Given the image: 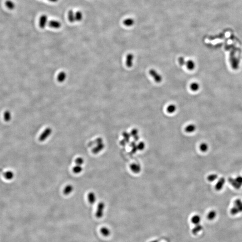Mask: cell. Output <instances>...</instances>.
Here are the masks:
<instances>
[{
	"label": "cell",
	"mask_w": 242,
	"mask_h": 242,
	"mask_svg": "<svg viewBox=\"0 0 242 242\" xmlns=\"http://www.w3.org/2000/svg\"><path fill=\"white\" fill-rule=\"evenodd\" d=\"M75 21L78 22L81 21L83 19V14L82 12L79 11L76 12L75 14Z\"/></svg>",
	"instance_id": "26"
},
{
	"label": "cell",
	"mask_w": 242,
	"mask_h": 242,
	"mask_svg": "<svg viewBox=\"0 0 242 242\" xmlns=\"http://www.w3.org/2000/svg\"><path fill=\"white\" fill-rule=\"evenodd\" d=\"M226 180L225 178H220L215 185V189L217 191H220L223 189L225 184Z\"/></svg>",
	"instance_id": "7"
},
{
	"label": "cell",
	"mask_w": 242,
	"mask_h": 242,
	"mask_svg": "<svg viewBox=\"0 0 242 242\" xmlns=\"http://www.w3.org/2000/svg\"><path fill=\"white\" fill-rule=\"evenodd\" d=\"M100 232L104 236H106V237L109 236L110 234V230L108 228L105 227L101 228Z\"/></svg>",
	"instance_id": "21"
},
{
	"label": "cell",
	"mask_w": 242,
	"mask_h": 242,
	"mask_svg": "<svg viewBox=\"0 0 242 242\" xmlns=\"http://www.w3.org/2000/svg\"><path fill=\"white\" fill-rule=\"evenodd\" d=\"M138 130L137 129H133L132 130V131H131V133H130V135H131V136L132 137H133V138H134L135 137L137 136L138 135Z\"/></svg>",
	"instance_id": "32"
},
{
	"label": "cell",
	"mask_w": 242,
	"mask_h": 242,
	"mask_svg": "<svg viewBox=\"0 0 242 242\" xmlns=\"http://www.w3.org/2000/svg\"><path fill=\"white\" fill-rule=\"evenodd\" d=\"M75 163L76 165H79V166H82V165L84 163V160L82 157H78L75 159Z\"/></svg>",
	"instance_id": "30"
},
{
	"label": "cell",
	"mask_w": 242,
	"mask_h": 242,
	"mask_svg": "<svg viewBox=\"0 0 242 242\" xmlns=\"http://www.w3.org/2000/svg\"><path fill=\"white\" fill-rule=\"evenodd\" d=\"M123 140L126 142V143H128L130 141V139L131 137V135L130 134L128 133L127 132L124 131L123 133Z\"/></svg>",
	"instance_id": "28"
},
{
	"label": "cell",
	"mask_w": 242,
	"mask_h": 242,
	"mask_svg": "<svg viewBox=\"0 0 242 242\" xmlns=\"http://www.w3.org/2000/svg\"><path fill=\"white\" fill-rule=\"evenodd\" d=\"M242 211V201L239 199H237L234 202V207L231 209V213L235 214Z\"/></svg>",
	"instance_id": "1"
},
{
	"label": "cell",
	"mask_w": 242,
	"mask_h": 242,
	"mask_svg": "<svg viewBox=\"0 0 242 242\" xmlns=\"http://www.w3.org/2000/svg\"><path fill=\"white\" fill-rule=\"evenodd\" d=\"M190 88L191 91L193 92H196L199 88V84L196 82H194L190 85Z\"/></svg>",
	"instance_id": "22"
},
{
	"label": "cell",
	"mask_w": 242,
	"mask_h": 242,
	"mask_svg": "<svg viewBox=\"0 0 242 242\" xmlns=\"http://www.w3.org/2000/svg\"><path fill=\"white\" fill-rule=\"evenodd\" d=\"M137 148H138V150H143L145 148V144L144 142L141 141V142H140L138 143V144L137 145Z\"/></svg>",
	"instance_id": "31"
},
{
	"label": "cell",
	"mask_w": 242,
	"mask_h": 242,
	"mask_svg": "<svg viewBox=\"0 0 242 242\" xmlns=\"http://www.w3.org/2000/svg\"><path fill=\"white\" fill-rule=\"evenodd\" d=\"M88 199L89 203L91 204H93L96 200V194L93 192H90L88 194Z\"/></svg>",
	"instance_id": "10"
},
{
	"label": "cell",
	"mask_w": 242,
	"mask_h": 242,
	"mask_svg": "<svg viewBox=\"0 0 242 242\" xmlns=\"http://www.w3.org/2000/svg\"><path fill=\"white\" fill-rule=\"evenodd\" d=\"M195 129H196V127L195 125L191 124L188 125L186 127L185 131L187 133H191L195 131Z\"/></svg>",
	"instance_id": "17"
},
{
	"label": "cell",
	"mask_w": 242,
	"mask_h": 242,
	"mask_svg": "<svg viewBox=\"0 0 242 242\" xmlns=\"http://www.w3.org/2000/svg\"><path fill=\"white\" fill-rule=\"evenodd\" d=\"M48 22V17L45 14H43L39 18V26L41 28H44L47 25Z\"/></svg>",
	"instance_id": "5"
},
{
	"label": "cell",
	"mask_w": 242,
	"mask_h": 242,
	"mask_svg": "<svg viewBox=\"0 0 242 242\" xmlns=\"http://www.w3.org/2000/svg\"><path fill=\"white\" fill-rule=\"evenodd\" d=\"M74 190V187L71 184L66 186L63 190V194L65 195H69Z\"/></svg>",
	"instance_id": "11"
},
{
	"label": "cell",
	"mask_w": 242,
	"mask_h": 242,
	"mask_svg": "<svg viewBox=\"0 0 242 242\" xmlns=\"http://www.w3.org/2000/svg\"><path fill=\"white\" fill-rule=\"evenodd\" d=\"M237 182L240 185L241 187L242 186V177L241 176H238L236 178H235Z\"/></svg>",
	"instance_id": "35"
},
{
	"label": "cell",
	"mask_w": 242,
	"mask_h": 242,
	"mask_svg": "<svg viewBox=\"0 0 242 242\" xmlns=\"http://www.w3.org/2000/svg\"><path fill=\"white\" fill-rule=\"evenodd\" d=\"M218 178V175L216 174H211L209 175L207 177V179L209 182H213L217 179Z\"/></svg>",
	"instance_id": "27"
},
{
	"label": "cell",
	"mask_w": 242,
	"mask_h": 242,
	"mask_svg": "<svg viewBox=\"0 0 242 242\" xmlns=\"http://www.w3.org/2000/svg\"><path fill=\"white\" fill-rule=\"evenodd\" d=\"M48 1L51 2H57L58 0H48Z\"/></svg>",
	"instance_id": "36"
},
{
	"label": "cell",
	"mask_w": 242,
	"mask_h": 242,
	"mask_svg": "<svg viewBox=\"0 0 242 242\" xmlns=\"http://www.w3.org/2000/svg\"><path fill=\"white\" fill-rule=\"evenodd\" d=\"M229 182L230 183V184H231L233 186V187H234L235 188L238 189H239V188L241 187V186L237 182L235 179L233 178H230L229 179Z\"/></svg>",
	"instance_id": "18"
},
{
	"label": "cell",
	"mask_w": 242,
	"mask_h": 242,
	"mask_svg": "<svg viewBox=\"0 0 242 242\" xmlns=\"http://www.w3.org/2000/svg\"><path fill=\"white\" fill-rule=\"evenodd\" d=\"M73 172L75 174H80L83 171V168L81 166L76 165L72 168Z\"/></svg>",
	"instance_id": "20"
},
{
	"label": "cell",
	"mask_w": 242,
	"mask_h": 242,
	"mask_svg": "<svg viewBox=\"0 0 242 242\" xmlns=\"http://www.w3.org/2000/svg\"><path fill=\"white\" fill-rule=\"evenodd\" d=\"M199 149L201 152H207L209 149V146L206 143H203L199 146Z\"/></svg>",
	"instance_id": "24"
},
{
	"label": "cell",
	"mask_w": 242,
	"mask_h": 242,
	"mask_svg": "<svg viewBox=\"0 0 242 242\" xmlns=\"http://www.w3.org/2000/svg\"><path fill=\"white\" fill-rule=\"evenodd\" d=\"M130 146L132 148V150H131L132 152L134 153L136 152L138 150V148H137L136 144L135 143V141H132V142H131Z\"/></svg>",
	"instance_id": "29"
},
{
	"label": "cell",
	"mask_w": 242,
	"mask_h": 242,
	"mask_svg": "<svg viewBox=\"0 0 242 242\" xmlns=\"http://www.w3.org/2000/svg\"><path fill=\"white\" fill-rule=\"evenodd\" d=\"M105 144H104L103 143L98 144H97L96 146L95 147L92 149V152L95 154H98V153H99L103 150L105 148Z\"/></svg>",
	"instance_id": "6"
},
{
	"label": "cell",
	"mask_w": 242,
	"mask_h": 242,
	"mask_svg": "<svg viewBox=\"0 0 242 242\" xmlns=\"http://www.w3.org/2000/svg\"><path fill=\"white\" fill-rule=\"evenodd\" d=\"M176 107L174 105H170L167 108V111L170 113H172L175 111Z\"/></svg>",
	"instance_id": "25"
},
{
	"label": "cell",
	"mask_w": 242,
	"mask_h": 242,
	"mask_svg": "<svg viewBox=\"0 0 242 242\" xmlns=\"http://www.w3.org/2000/svg\"><path fill=\"white\" fill-rule=\"evenodd\" d=\"M105 208V205L103 202H100L98 204L96 213V216L97 218H100L102 217H103Z\"/></svg>",
	"instance_id": "2"
},
{
	"label": "cell",
	"mask_w": 242,
	"mask_h": 242,
	"mask_svg": "<svg viewBox=\"0 0 242 242\" xmlns=\"http://www.w3.org/2000/svg\"><path fill=\"white\" fill-rule=\"evenodd\" d=\"M186 65L187 69L189 70H193L195 68V63L192 60H188L186 63Z\"/></svg>",
	"instance_id": "13"
},
{
	"label": "cell",
	"mask_w": 242,
	"mask_h": 242,
	"mask_svg": "<svg viewBox=\"0 0 242 242\" xmlns=\"http://www.w3.org/2000/svg\"><path fill=\"white\" fill-rule=\"evenodd\" d=\"M150 242H158V241L157 240H154V241H152Z\"/></svg>",
	"instance_id": "37"
},
{
	"label": "cell",
	"mask_w": 242,
	"mask_h": 242,
	"mask_svg": "<svg viewBox=\"0 0 242 242\" xmlns=\"http://www.w3.org/2000/svg\"><path fill=\"white\" fill-rule=\"evenodd\" d=\"M52 131V129L49 127L45 129V131H44L41 135H40L39 139V140L41 142H44L46 140V139L51 135Z\"/></svg>",
	"instance_id": "3"
},
{
	"label": "cell",
	"mask_w": 242,
	"mask_h": 242,
	"mask_svg": "<svg viewBox=\"0 0 242 242\" xmlns=\"http://www.w3.org/2000/svg\"><path fill=\"white\" fill-rule=\"evenodd\" d=\"M202 229H203V227L201 226V225H196L192 229V233L194 235H196L198 234V233L201 231V230H202Z\"/></svg>",
	"instance_id": "15"
},
{
	"label": "cell",
	"mask_w": 242,
	"mask_h": 242,
	"mask_svg": "<svg viewBox=\"0 0 242 242\" xmlns=\"http://www.w3.org/2000/svg\"><path fill=\"white\" fill-rule=\"evenodd\" d=\"M191 223L195 225L199 224L201 221V217L199 215H195L191 217Z\"/></svg>",
	"instance_id": "14"
},
{
	"label": "cell",
	"mask_w": 242,
	"mask_h": 242,
	"mask_svg": "<svg viewBox=\"0 0 242 242\" xmlns=\"http://www.w3.org/2000/svg\"><path fill=\"white\" fill-rule=\"evenodd\" d=\"M216 216H217V212L215 210H211L208 213L207 215V218L209 220L212 221L213 219H214Z\"/></svg>",
	"instance_id": "19"
},
{
	"label": "cell",
	"mask_w": 242,
	"mask_h": 242,
	"mask_svg": "<svg viewBox=\"0 0 242 242\" xmlns=\"http://www.w3.org/2000/svg\"><path fill=\"white\" fill-rule=\"evenodd\" d=\"M66 78V74H65L64 73H61L60 74H59L58 76V80L60 82H62L64 80L65 78Z\"/></svg>",
	"instance_id": "33"
},
{
	"label": "cell",
	"mask_w": 242,
	"mask_h": 242,
	"mask_svg": "<svg viewBox=\"0 0 242 242\" xmlns=\"http://www.w3.org/2000/svg\"><path fill=\"white\" fill-rule=\"evenodd\" d=\"M5 4H6V7L10 10H13L15 8V4H14V3L13 2L10 1V0L7 1L5 3Z\"/></svg>",
	"instance_id": "23"
},
{
	"label": "cell",
	"mask_w": 242,
	"mask_h": 242,
	"mask_svg": "<svg viewBox=\"0 0 242 242\" xmlns=\"http://www.w3.org/2000/svg\"><path fill=\"white\" fill-rule=\"evenodd\" d=\"M49 25L50 27L55 29H58L61 27V24L60 22L56 20H51L49 23Z\"/></svg>",
	"instance_id": "12"
},
{
	"label": "cell",
	"mask_w": 242,
	"mask_h": 242,
	"mask_svg": "<svg viewBox=\"0 0 242 242\" xmlns=\"http://www.w3.org/2000/svg\"><path fill=\"white\" fill-rule=\"evenodd\" d=\"M178 63L181 66H184L186 65V62L185 59L183 57H180L178 58Z\"/></svg>",
	"instance_id": "34"
},
{
	"label": "cell",
	"mask_w": 242,
	"mask_h": 242,
	"mask_svg": "<svg viewBox=\"0 0 242 242\" xmlns=\"http://www.w3.org/2000/svg\"><path fill=\"white\" fill-rule=\"evenodd\" d=\"M134 59L133 55L131 53H129L127 56L126 57V66L128 68H131L133 66V61Z\"/></svg>",
	"instance_id": "9"
},
{
	"label": "cell",
	"mask_w": 242,
	"mask_h": 242,
	"mask_svg": "<svg viewBox=\"0 0 242 242\" xmlns=\"http://www.w3.org/2000/svg\"><path fill=\"white\" fill-rule=\"evenodd\" d=\"M130 169L134 173L138 174L141 170V167L139 164L133 163L131 165Z\"/></svg>",
	"instance_id": "8"
},
{
	"label": "cell",
	"mask_w": 242,
	"mask_h": 242,
	"mask_svg": "<svg viewBox=\"0 0 242 242\" xmlns=\"http://www.w3.org/2000/svg\"><path fill=\"white\" fill-rule=\"evenodd\" d=\"M68 14V17L69 21L71 23H74V21H75V14L74 11L72 10H70Z\"/></svg>",
	"instance_id": "16"
},
{
	"label": "cell",
	"mask_w": 242,
	"mask_h": 242,
	"mask_svg": "<svg viewBox=\"0 0 242 242\" xmlns=\"http://www.w3.org/2000/svg\"><path fill=\"white\" fill-rule=\"evenodd\" d=\"M149 74H150L151 76L153 78L155 82H156L157 83H160L162 81V77L155 70L151 69L149 70Z\"/></svg>",
	"instance_id": "4"
}]
</instances>
